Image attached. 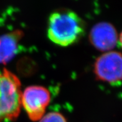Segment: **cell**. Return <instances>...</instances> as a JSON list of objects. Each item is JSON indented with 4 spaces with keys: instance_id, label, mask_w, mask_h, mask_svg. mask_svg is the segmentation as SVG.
<instances>
[{
    "instance_id": "1",
    "label": "cell",
    "mask_w": 122,
    "mask_h": 122,
    "mask_svg": "<svg viewBox=\"0 0 122 122\" xmlns=\"http://www.w3.org/2000/svg\"><path fill=\"white\" fill-rule=\"evenodd\" d=\"M85 30L84 21L72 10H56L49 18L48 37L61 46H68L78 42L84 35Z\"/></svg>"
},
{
    "instance_id": "2",
    "label": "cell",
    "mask_w": 122,
    "mask_h": 122,
    "mask_svg": "<svg viewBox=\"0 0 122 122\" xmlns=\"http://www.w3.org/2000/svg\"><path fill=\"white\" fill-rule=\"evenodd\" d=\"M22 93L19 78L4 69L0 72V122L18 118L22 106Z\"/></svg>"
},
{
    "instance_id": "3",
    "label": "cell",
    "mask_w": 122,
    "mask_h": 122,
    "mask_svg": "<svg viewBox=\"0 0 122 122\" xmlns=\"http://www.w3.org/2000/svg\"><path fill=\"white\" fill-rule=\"evenodd\" d=\"M51 101V93L47 88L40 85H31L22 93L21 103L29 118L39 121L44 115Z\"/></svg>"
},
{
    "instance_id": "4",
    "label": "cell",
    "mask_w": 122,
    "mask_h": 122,
    "mask_svg": "<svg viewBox=\"0 0 122 122\" xmlns=\"http://www.w3.org/2000/svg\"><path fill=\"white\" fill-rule=\"evenodd\" d=\"M94 72L103 82L116 84L122 81V54L111 51L101 55L95 61Z\"/></svg>"
},
{
    "instance_id": "5",
    "label": "cell",
    "mask_w": 122,
    "mask_h": 122,
    "mask_svg": "<svg viewBox=\"0 0 122 122\" xmlns=\"http://www.w3.org/2000/svg\"><path fill=\"white\" fill-rule=\"evenodd\" d=\"M89 40L97 50L106 52L111 51L118 42L117 30L111 23L100 22L90 30Z\"/></svg>"
},
{
    "instance_id": "6",
    "label": "cell",
    "mask_w": 122,
    "mask_h": 122,
    "mask_svg": "<svg viewBox=\"0 0 122 122\" xmlns=\"http://www.w3.org/2000/svg\"><path fill=\"white\" fill-rule=\"evenodd\" d=\"M24 36L20 29L0 36V63L5 64L15 56L19 41Z\"/></svg>"
},
{
    "instance_id": "7",
    "label": "cell",
    "mask_w": 122,
    "mask_h": 122,
    "mask_svg": "<svg viewBox=\"0 0 122 122\" xmlns=\"http://www.w3.org/2000/svg\"><path fill=\"white\" fill-rule=\"evenodd\" d=\"M39 122H67L66 118L62 115L56 112L47 113L39 120Z\"/></svg>"
},
{
    "instance_id": "8",
    "label": "cell",
    "mask_w": 122,
    "mask_h": 122,
    "mask_svg": "<svg viewBox=\"0 0 122 122\" xmlns=\"http://www.w3.org/2000/svg\"><path fill=\"white\" fill-rule=\"evenodd\" d=\"M118 42L120 43V44L121 47L122 48V31L120 33V36L118 37Z\"/></svg>"
}]
</instances>
